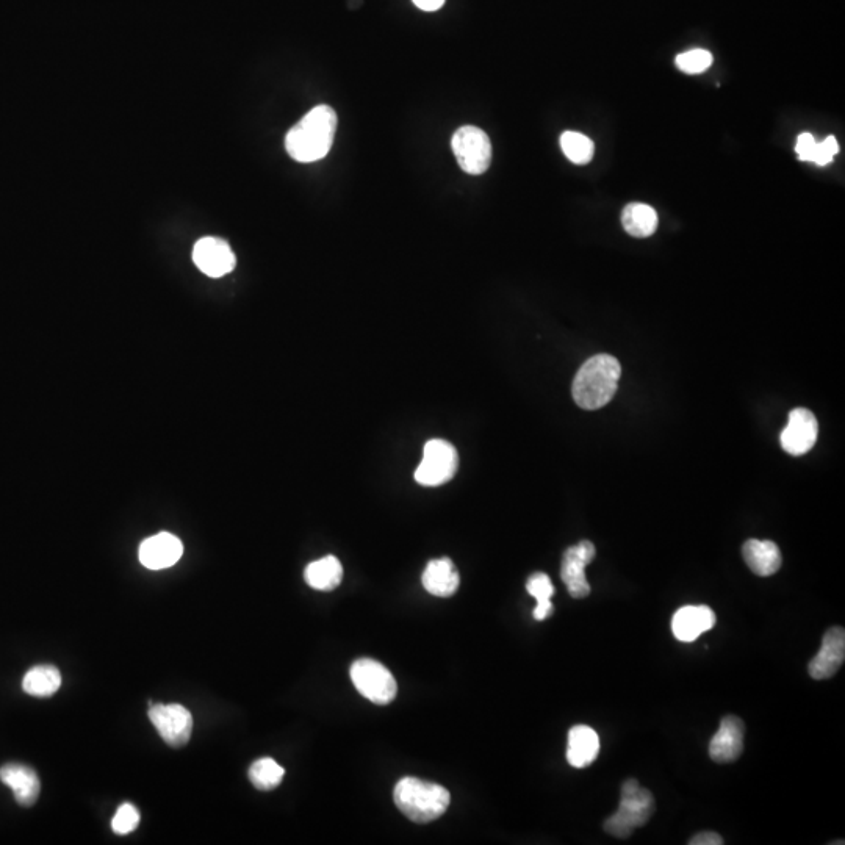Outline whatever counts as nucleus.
I'll use <instances>...</instances> for the list:
<instances>
[{
  "label": "nucleus",
  "instance_id": "obj_4",
  "mask_svg": "<svg viewBox=\"0 0 845 845\" xmlns=\"http://www.w3.org/2000/svg\"><path fill=\"white\" fill-rule=\"evenodd\" d=\"M653 813H655L653 794L631 778L622 784L619 810L606 820L603 827L609 835L625 839L633 835L636 828L644 827Z\"/></svg>",
  "mask_w": 845,
  "mask_h": 845
},
{
  "label": "nucleus",
  "instance_id": "obj_27",
  "mask_svg": "<svg viewBox=\"0 0 845 845\" xmlns=\"http://www.w3.org/2000/svg\"><path fill=\"white\" fill-rule=\"evenodd\" d=\"M138 824H140V811L132 803H124V805L119 806L112 820L113 831L116 835L121 836L129 835L132 831L137 830Z\"/></svg>",
  "mask_w": 845,
  "mask_h": 845
},
{
  "label": "nucleus",
  "instance_id": "obj_3",
  "mask_svg": "<svg viewBox=\"0 0 845 845\" xmlns=\"http://www.w3.org/2000/svg\"><path fill=\"white\" fill-rule=\"evenodd\" d=\"M393 799L407 819L417 824H428L445 814L450 806L451 795L440 784L406 777L396 784Z\"/></svg>",
  "mask_w": 845,
  "mask_h": 845
},
{
  "label": "nucleus",
  "instance_id": "obj_22",
  "mask_svg": "<svg viewBox=\"0 0 845 845\" xmlns=\"http://www.w3.org/2000/svg\"><path fill=\"white\" fill-rule=\"evenodd\" d=\"M62 686V673L51 664H43L30 669L22 680V689L32 697H52Z\"/></svg>",
  "mask_w": 845,
  "mask_h": 845
},
{
  "label": "nucleus",
  "instance_id": "obj_6",
  "mask_svg": "<svg viewBox=\"0 0 845 845\" xmlns=\"http://www.w3.org/2000/svg\"><path fill=\"white\" fill-rule=\"evenodd\" d=\"M457 165L472 176L486 173L492 163V143L484 130L475 126H464L456 130L451 140Z\"/></svg>",
  "mask_w": 845,
  "mask_h": 845
},
{
  "label": "nucleus",
  "instance_id": "obj_31",
  "mask_svg": "<svg viewBox=\"0 0 845 845\" xmlns=\"http://www.w3.org/2000/svg\"><path fill=\"white\" fill-rule=\"evenodd\" d=\"M412 2L423 11H437L445 4V0H412Z\"/></svg>",
  "mask_w": 845,
  "mask_h": 845
},
{
  "label": "nucleus",
  "instance_id": "obj_13",
  "mask_svg": "<svg viewBox=\"0 0 845 845\" xmlns=\"http://www.w3.org/2000/svg\"><path fill=\"white\" fill-rule=\"evenodd\" d=\"M845 659L844 628L833 626L822 639L819 653L811 659L810 675L814 680H828L841 669Z\"/></svg>",
  "mask_w": 845,
  "mask_h": 845
},
{
  "label": "nucleus",
  "instance_id": "obj_21",
  "mask_svg": "<svg viewBox=\"0 0 845 845\" xmlns=\"http://www.w3.org/2000/svg\"><path fill=\"white\" fill-rule=\"evenodd\" d=\"M304 578L312 589L329 592L342 583L343 567L335 556H326L307 565Z\"/></svg>",
  "mask_w": 845,
  "mask_h": 845
},
{
  "label": "nucleus",
  "instance_id": "obj_17",
  "mask_svg": "<svg viewBox=\"0 0 845 845\" xmlns=\"http://www.w3.org/2000/svg\"><path fill=\"white\" fill-rule=\"evenodd\" d=\"M742 556L748 569L758 576L775 575L783 561L780 548L772 540H747L742 547Z\"/></svg>",
  "mask_w": 845,
  "mask_h": 845
},
{
  "label": "nucleus",
  "instance_id": "obj_25",
  "mask_svg": "<svg viewBox=\"0 0 845 845\" xmlns=\"http://www.w3.org/2000/svg\"><path fill=\"white\" fill-rule=\"evenodd\" d=\"M561 149L565 157L575 165H587L594 159V141L579 132H564L561 137Z\"/></svg>",
  "mask_w": 845,
  "mask_h": 845
},
{
  "label": "nucleus",
  "instance_id": "obj_19",
  "mask_svg": "<svg viewBox=\"0 0 845 845\" xmlns=\"http://www.w3.org/2000/svg\"><path fill=\"white\" fill-rule=\"evenodd\" d=\"M600 753V738L594 728L576 725L569 731L567 761L576 769H584L594 763Z\"/></svg>",
  "mask_w": 845,
  "mask_h": 845
},
{
  "label": "nucleus",
  "instance_id": "obj_15",
  "mask_svg": "<svg viewBox=\"0 0 845 845\" xmlns=\"http://www.w3.org/2000/svg\"><path fill=\"white\" fill-rule=\"evenodd\" d=\"M716 612L709 606H684L673 615V636L681 642H694L716 626Z\"/></svg>",
  "mask_w": 845,
  "mask_h": 845
},
{
  "label": "nucleus",
  "instance_id": "obj_18",
  "mask_svg": "<svg viewBox=\"0 0 845 845\" xmlns=\"http://www.w3.org/2000/svg\"><path fill=\"white\" fill-rule=\"evenodd\" d=\"M421 583L429 594L448 598L456 594L457 589H459L461 576L457 573L451 559H434V561L429 562L428 567L423 572Z\"/></svg>",
  "mask_w": 845,
  "mask_h": 845
},
{
  "label": "nucleus",
  "instance_id": "obj_30",
  "mask_svg": "<svg viewBox=\"0 0 845 845\" xmlns=\"http://www.w3.org/2000/svg\"><path fill=\"white\" fill-rule=\"evenodd\" d=\"M691 845H722L723 839L722 836L717 835V833H712V831H705V833H698L695 835L694 838L689 841Z\"/></svg>",
  "mask_w": 845,
  "mask_h": 845
},
{
  "label": "nucleus",
  "instance_id": "obj_24",
  "mask_svg": "<svg viewBox=\"0 0 845 845\" xmlns=\"http://www.w3.org/2000/svg\"><path fill=\"white\" fill-rule=\"evenodd\" d=\"M284 767L271 758L257 759L249 769V780L260 791H273L284 780Z\"/></svg>",
  "mask_w": 845,
  "mask_h": 845
},
{
  "label": "nucleus",
  "instance_id": "obj_1",
  "mask_svg": "<svg viewBox=\"0 0 845 845\" xmlns=\"http://www.w3.org/2000/svg\"><path fill=\"white\" fill-rule=\"evenodd\" d=\"M338 119L334 108L317 105L285 137V149L296 162L312 163L324 159L332 149Z\"/></svg>",
  "mask_w": 845,
  "mask_h": 845
},
{
  "label": "nucleus",
  "instance_id": "obj_16",
  "mask_svg": "<svg viewBox=\"0 0 845 845\" xmlns=\"http://www.w3.org/2000/svg\"><path fill=\"white\" fill-rule=\"evenodd\" d=\"M0 780L13 791L18 805L29 808L40 797V778L32 767L18 763L5 764L0 769Z\"/></svg>",
  "mask_w": 845,
  "mask_h": 845
},
{
  "label": "nucleus",
  "instance_id": "obj_2",
  "mask_svg": "<svg viewBox=\"0 0 845 845\" xmlns=\"http://www.w3.org/2000/svg\"><path fill=\"white\" fill-rule=\"evenodd\" d=\"M620 376L622 367L615 357L609 354L590 357L573 379V400L584 410L605 407L617 392Z\"/></svg>",
  "mask_w": 845,
  "mask_h": 845
},
{
  "label": "nucleus",
  "instance_id": "obj_8",
  "mask_svg": "<svg viewBox=\"0 0 845 845\" xmlns=\"http://www.w3.org/2000/svg\"><path fill=\"white\" fill-rule=\"evenodd\" d=\"M149 720L169 747L182 748L190 741L193 717L185 706H149Z\"/></svg>",
  "mask_w": 845,
  "mask_h": 845
},
{
  "label": "nucleus",
  "instance_id": "obj_28",
  "mask_svg": "<svg viewBox=\"0 0 845 845\" xmlns=\"http://www.w3.org/2000/svg\"><path fill=\"white\" fill-rule=\"evenodd\" d=\"M839 152V143L835 137H827L824 141L816 144L813 154V163L819 166H827L833 162L835 155Z\"/></svg>",
  "mask_w": 845,
  "mask_h": 845
},
{
  "label": "nucleus",
  "instance_id": "obj_20",
  "mask_svg": "<svg viewBox=\"0 0 845 845\" xmlns=\"http://www.w3.org/2000/svg\"><path fill=\"white\" fill-rule=\"evenodd\" d=\"M622 226L631 237H650L658 229V213L650 205L633 202L623 209Z\"/></svg>",
  "mask_w": 845,
  "mask_h": 845
},
{
  "label": "nucleus",
  "instance_id": "obj_23",
  "mask_svg": "<svg viewBox=\"0 0 845 845\" xmlns=\"http://www.w3.org/2000/svg\"><path fill=\"white\" fill-rule=\"evenodd\" d=\"M526 590L537 601L536 609H534V619L542 622V620H547L548 617H551L554 612V606L551 603V597L554 595V586L551 583L550 576L545 575V573H534L526 581Z\"/></svg>",
  "mask_w": 845,
  "mask_h": 845
},
{
  "label": "nucleus",
  "instance_id": "obj_14",
  "mask_svg": "<svg viewBox=\"0 0 845 845\" xmlns=\"http://www.w3.org/2000/svg\"><path fill=\"white\" fill-rule=\"evenodd\" d=\"M184 554V545L176 536L160 533L144 540L140 547V562L149 570L173 567Z\"/></svg>",
  "mask_w": 845,
  "mask_h": 845
},
{
  "label": "nucleus",
  "instance_id": "obj_29",
  "mask_svg": "<svg viewBox=\"0 0 845 845\" xmlns=\"http://www.w3.org/2000/svg\"><path fill=\"white\" fill-rule=\"evenodd\" d=\"M816 138L811 134H802L797 138L795 144V152L799 154V159L802 162H813L814 148H816Z\"/></svg>",
  "mask_w": 845,
  "mask_h": 845
},
{
  "label": "nucleus",
  "instance_id": "obj_26",
  "mask_svg": "<svg viewBox=\"0 0 845 845\" xmlns=\"http://www.w3.org/2000/svg\"><path fill=\"white\" fill-rule=\"evenodd\" d=\"M712 62H714V58H712L711 52L705 51V49H692V51L683 52L675 60L680 71L692 74V76L708 71Z\"/></svg>",
  "mask_w": 845,
  "mask_h": 845
},
{
  "label": "nucleus",
  "instance_id": "obj_11",
  "mask_svg": "<svg viewBox=\"0 0 845 845\" xmlns=\"http://www.w3.org/2000/svg\"><path fill=\"white\" fill-rule=\"evenodd\" d=\"M196 267L209 277H223L237 265L234 251L226 241L216 237L201 238L193 249Z\"/></svg>",
  "mask_w": 845,
  "mask_h": 845
},
{
  "label": "nucleus",
  "instance_id": "obj_7",
  "mask_svg": "<svg viewBox=\"0 0 845 845\" xmlns=\"http://www.w3.org/2000/svg\"><path fill=\"white\" fill-rule=\"evenodd\" d=\"M459 467V456L450 442L429 440L423 451V461L415 472V481L421 486L437 487L451 481Z\"/></svg>",
  "mask_w": 845,
  "mask_h": 845
},
{
  "label": "nucleus",
  "instance_id": "obj_5",
  "mask_svg": "<svg viewBox=\"0 0 845 845\" xmlns=\"http://www.w3.org/2000/svg\"><path fill=\"white\" fill-rule=\"evenodd\" d=\"M351 680L357 692L374 705H389L398 692L392 672L374 659H357L351 666Z\"/></svg>",
  "mask_w": 845,
  "mask_h": 845
},
{
  "label": "nucleus",
  "instance_id": "obj_10",
  "mask_svg": "<svg viewBox=\"0 0 845 845\" xmlns=\"http://www.w3.org/2000/svg\"><path fill=\"white\" fill-rule=\"evenodd\" d=\"M817 432L819 426L813 412L797 407L789 414L788 425L781 432V446L791 456H803L816 445Z\"/></svg>",
  "mask_w": 845,
  "mask_h": 845
},
{
  "label": "nucleus",
  "instance_id": "obj_9",
  "mask_svg": "<svg viewBox=\"0 0 845 845\" xmlns=\"http://www.w3.org/2000/svg\"><path fill=\"white\" fill-rule=\"evenodd\" d=\"M595 545L589 540H583L578 545L567 548L564 556H562L561 578L564 581L567 590H569L570 597L586 598L590 595V584L586 579L587 565L594 561Z\"/></svg>",
  "mask_w": 845,
  "mask_h": 845
},
{
  "label": "nucleus",
  "instance_id": "obj_12",
  "mask_svg": "<svg viewBox=\"0 0 845 845\" xmlns=\"http://www.w3.org/2000/svg\"><path fill=\"white\" fill-rule=\"evenodd\" d=\"M745 725L739 717L725 716L709 742V756L719 764L733 763L744 752Z\"/></svg>",
  "mask_w": 845,
  "mask_h": 845
}]
</instances>
